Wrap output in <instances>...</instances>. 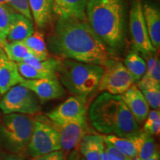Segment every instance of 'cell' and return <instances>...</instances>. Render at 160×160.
I'll use <instances>...</instances> for the list:
<instances>
[{"mask_svg": "<svg viewBox=\"0 0 160 160\" xmlns=\"http://www.w3.org/2000/svg\"><path fill=\"white\" fill-rule=\"evenodd\" d=\"M131 160H141L139 159V156H136V157H133V158H131Z\"/></svg>", "mask_w": 160, "mask_h": 160, "instance_id": "obj_38", "label": "cell"}, {"mask_svg": "<svg viewBox=\"0 0 160 160\" xmlns=\"http://www.w3.org/2000/svg\"><path fill=\"white\" fill-rule=\"evenodd\" d=\"M33 32V21L19 13L13 12L6 37V42L23 41Z\"/></svg>", "mask_w": 160, "mask_h": 160, "instance_id": "obj_16", "label": "cell"}, {"mask_svg": "<svg viewBox=\"0 0 160 160\" xmlns=\"http://www.w3.org/2000/svg\"><path fill=\"white\" fill-rule=\"evenodd\" d=\"M142 7L151 42L156 50H159L160 47L159 10L157 7L148 3H144L142 5Z\"/></svg>", "mask_w": 160, "mask_h": 160, "instance_id": "obj_17", "label": "cell"}, {"mask_svg": "<svg viewBox=\"0 0 160 160\" xmlns=\"http://www.w3.org/2000/svg\"><path fill=\"white\" fill-rule=\"evenodd\" d=\"M137 123L142 124L150 111V106L141 91L134 84L120 95Z\"/></svg>", "mask_w": 160, "mask_h": 160, "instance_id": "obj_13", "label": "cell"}, {"mask_svg": "<svg viewBox=\"0 0 160 160\" xmlns=\"http://www.w3.org/2000/svg\"><path fill=\"white\" fill-rule=\"evenodd\" d=\"M65 156L64 151L59 150V151H56L51 153H47V154H44L42 156L36 157H31L30 160H65Z\"/></svg>", "mask_w": 160, "mask_h": 160, "instance_id": "obj_31", "label": "cell"}, {"mask_svg": "<svg viewBox=\"0 0 160 160\" xmlns=\"http://www.w3.org/2000/svg\"><path fill=\"white\" fill-rule=\"evenodd\" d=\"M22 42L32 54L35 56L37 59L43 60L49 57L47 44L45 41L44 34L41 31H34Z\"/></svg>", "mask_w": 160, "mask_h": 160, "instance_id": "obj_21", "label": "cell"}, {"mask_svg": "<svg viewBox=\"0 0 160 160\" xmlns=\"http://www.w3.org/2000/svg\"><path fill=\"white\" fill-rule=\"evenodd\" d=\"M17 65L20 74L25 79H58L54 72L40 71L24 62H17Z\"/></svg>", "mask_w": 160, "mask_h": 160, "instance_id": "obj_25", "label": "cell"}, {"mask_svg": "<svg viewBox=\"0 0 160 160\" xmlns=\"http://www.w3.org/2000/svg\"><path fill=\"white\" fill-rule=\"evenodd\" d=\"M141 1L133 2L129 16V30L134 50L143 56L154 53L156 50L150 40L145 19L142 13Z\"/></svg>", "mask_w": 160, "mask_h": 160, "instance_id": "obj_9", "label": "cell"}, {"mask_svg": "<svg viewBox=\"0 0 160 160\" xmlns=\"http://www.w3.org/2000/svg\"><path fill=\"white\" fill-rule=\"evenodd\" d=\"M145 135L146 132L140 130L137 134L130 137H119L110 134L104 136V139L114 146L123 154L131 159L139 154Z\"/></svg>", "mask_w": 160, "mask_h": 160, "instance_id": "obj_14", "label": "cell"}, {"mask_svg": "<svg viewBox=\"0 0 160 160\" xmlns=\"http://www.w3.org/2000/svg\"><path fill=\"white\" fill-rule=\"evenodd\" d=\"M53 125L59 133L61 150L64 151L77 149L84 136L88 134L90 131L87 119L73 120L62 123L53 122Z\"/></svg>", "mask_w": 160, "mask_h": 160, "instance_id": "obj_10", "label": "cell"}, {"mask_svg": "<svg viewBox=\"0 0 160 160\" xmlns=\"http://www.w3.org/2000/svg\"><path fill=\"white\" fill-rule=\"evenodd\" d=\"M124 65L131 73L134 81H139L145 73V61L135 50L130 51L128 53L124 61Z\"/></svg>", "mask_w": 160, "mask_h": 160, "instance_id": "obj_23", "label": "cell"}, {"mask_svg": "<svg viewBox=\"0 0 160 160\" xmlns=\"http://www.w3.org/2000/svg\"><path fill=\"white\" fill-rule=\"evenodd\" d=\"M79 160H85V159H84L83 157H80V158H79Z\"/></svg>", "mask_w": 160, "mask_h": 160, "instance_id": "obj_39", "label": "cell"}, {"mask_svg": "<svg viewBox=\"0 0 160 160\" xmlns=\"http://www.w3.org/2000/svg\"><path fill=\"white\" fill-rule=\"evenodd\" d=\"M0 110L4 114L23 113L37 114L41 110L37 96L25 86L19 84L8 90L0 100Z\"/></svg>", "mask_w": 160, "mask_h": 160, "instance_id": "obj_7", "label": "cell"}, {"mask_svg": "<svg viewBox=\"0 0 160 160\" xmlns=\"http://www.w3.org/2000/svg\"><path fill=\"white\" fill-rule=\"evenodd\" d=\"M34 125V118L23 113H8L0 124V146L8 153L26 152Z\"/></svg>", "mask_w": 160, "mask_h": 160, "instance_id": "obj_5", "label": "cell"}, {"mask_svg": "<svg viewBox=\"0 0 160 160\" xmlns=\"http://www.w3.org/2000/svg\"><path fill=\"white\" fill-rule=\"evenodd\" d=\"M157 150V145H156L153 136L146 133L142 145L141 146L139 154H138L139 159L141 160H147L155 153Z\"/></svg>", "mask_w": 160, "mask_h": 160, "instance_id": "obj_29", "label": "cell"}, {"mask_svg": "<svg viewBox=\"0 0 160 160\" xmlns=\"http://www.w3.org/2000/svg\"><path fill=\"white\" fill-rule=\"evenodd\" d=\"M21 84L33 92L42 104L50 100L60 99L65 93L58 79H25Z\"/></svg>", "mask_w": 160, "mask_h": 160, "instance_id": "obj_12", "label": "cell"}, {"mask_svg": "<svg viewBox=\"0 0 160 160\" xmlns=\"http://www.w3.org/2000/svg\"><path fill=\"white\" fill-rule=\"evenodd\" d=\"M79 158L80 155L79 151L77 149H73L70 152L65 160H79Z\"/></svg>", "mask_w": 160, "mask_h": 160, "instance_id": "obj_34", "label": "cell"}, {"mask_svg": "<svg viewBox=\"0 0 160 160\" xmlns=\"http://www.w3.org/2000/svg\"><path fill=\"white\" fill-rule=\"evenodd\" d=\"M85 14L92 30L113 57L121 53L126 37L125 0H88Z\"/></svg>", "mask_w": 160, "mask_h": 160, "instance_id": "obj_2", "label": "cell"}, {"mask_svg": "<svg viewBox=\"0 0 160 160\" xmlns=\"http://www.w3.org/2000/svg\"><path fill=\"white\" fill-rule=\"evenodd\" d=\"M89 119L96 131L103 134L130 137L137 134L139 125L120 95H99L89 108Z\"/></svg>", "mask_w": 160, "mask_h": 160, "instance_id": "obj_3", "label": "cell"}, {"mask_svg": "<svg viewBox=\"0 0 160 160\" xmlns=\"http://www.w3.org/2000/svg\"><path fill=\"white\" fill-rule=\"evenodd\" d=\"M32 18L38 27H47L54 15L52 0H28Z\"/></svg>", "mask_w": 160, "mask_h": 160, "instance_id": "obj_20", "label": "cell"}, {"mask_svg": "<svg viewBox=\"0 0 160 160\" xmlns=\"http://www.w3.org/2000/svg\"><path fill=\"white\" fill-rule=\"evenodd\" d=\"M160 159V156H159V151H156L155 153L151 156V157L148 158L147 160H159Z\"/></svg>", "mask_w": 160, "mask_h": 160, "instance_id": "obj_35", "label": "cell"}, {"mask_svg": "<svg viewBox=\"0 0 160 160\" xmlns=\"http://www.w3.org/2000/svg\"><path fill=\"white\" fill-rule=\"evenodd\" d=\"M101 159L102 160H131V158L128 157L127 156L123 155L121 157L119 156H115L111 154V153H108V151H106L105 149L101 153Z\"/></svg>", "mask_w": 160, "mask_h": 160, "instance_id": "obj_32", "label": "cell"}, {"mask_svg": "<svg viewBox=\"0 0 160 160\" xmlns=\"http://www.w3.org/2000/svg\"><path fill=\"white\" fill-rule=\"evenodd\" d=\"M103 67L73 59H60L57 71L60 83L73 97L85 102L98 91Z\"/></svg>", "mask_w": 160, "mask_h": 160, "instance_id": "obj_4", "label": "cell"}, {"mask_svg": "<svg viewBox=\"0 0 160 160\" xmlns=\"http://www.w3.org/2000/svg\"><path fill=\"white\" fill-rule=\"evenodd\" d=\"M137 86L142 93L150 108H152L153 110H159L160 85L140 79L137 82Z\"/></svg>", "mask_w": 160, "mask_h": 160, "instance_id": "obj_22", "label": "cell"}, {"mask_svg": "<svg viewBox=\"0 0 160 160\" xmlns=\"http://www.w3.org/2000/svg\"><path fill=\"white\" fill-rule=\"evenodd\" d=\"M50 51L60 59L104 66L115 58L92 30L87 19L58 17L48 37Z\"/></svg>", "mask_w": 160, "mask_h": 160, "instance_id": "obj_1", "label": "cell"}, {"mask_svg": "<svg viewBox=\"0 0 160 160\" xmlns=\"http://www.w3.org/2000/svg\"><path fill=\"white\" fill-rule=\"evenodd\" d=\"M60 59H56V58H47V59L40 60L37 59L35 56L32 53H29L23 60L24 62L28 64L32 67L35 68L40 71H51L57 73V71L59 66Z\"/></svg>", "mask_w": 160, "mask_h": 160, "instance_id": "obj_27", "label": "cell"}, {"mask_svg": "<svg viewBox=\"0 0 160 160\" xmlns=\"http://www.w3.org/2000/svg\"><path fill=\"white\" fill-rule=\"evenodd\" d=\"M8 5L15 12L25 16L26 18L33 21L28 0H10Z\"/></svg>", "mask_w": 160, "mask_h": 160, "instance_id": "obj_30", "label": "cell"}, {"mask_svg": "<svg viewBox=\"0 0 160 160\" xmlns=\"http://www.w3.org/2000/svg\"><path fill=\"white\" fill-rule=\"evenodd\" d=\"M85 103L79 97H71L46 113V117L57 123L86 119Z\"/></svg>", "mask_w": 160, "mask_h": 160, "instance_id": "obj_11", "label": "cell"}, {"mask_svg": "<svg viewBox=\"0 0 160 160\" xmlns=\"http://www.w3.org/2000/svg\"><path fill=\"white\" fill-rule=\"evenodd\" d=\"M61 150L59 134L53 122L47 117L37 114L26 153L36 157Z\"/></svg>", "mask_w": 160, "mask_h": 160, "instance_id": "obj_6", "label": "cell"}, {"mask_svg": "<svg viewBox=\"0 0 160 160\" xmlns=\"http://www.w3.org/2000/svg\"><path fill=\"white\" fill-rule=\"evenodd\" d=\"M24 80L17 62L10 60L5 54L0 57V95H4L12 87L21 84Z\"/></svg>", "mask_w": 160, "mask_h": 160, "instance_id": "obj_15", "label": "cell"}, {"mask_svg": "<svg viewBox=\"0 0 160 160\" xmlns=\"http://www.w3.org/2000/svg\"><path fill=\"white\" fill-rule=\"evenodd\" d=\"M103 67L98 91L113 95H121L134 83V79L125 66L112 58Z\"/></svg>", "mask_w": 160, "mask_h": 160, "instance_id": "obj_8", "label": "cell"}, {"mask_svg": "<svg viewBox=\"0 0 160 160\" xmlns=\"http://www.w3.org/2000/svg\"><path fill=\"white\" fill-rule=\"evenodd\" d=\"M0 160H25L22 155L14 154L11 153H2L0 157Z\"/></svg>", "mask_w": 160, "mask_h": 160, "instance_id": "obj_33", "label": "cell"}, {"mask_svg": "<svg viewBox=\"0 0 160 160\" xmlns=\"http://www.w3.org/2000/svg\"><path fill=\"white\" fill-rule=\"evenodd\" d=\"M2 48L7 57L15 62H23L25 58L31 53L22 41L6 42L2 45Z\"/></svg>", "mask_w": 160, "mask_h": 160, "instance_id": "obj_24", "label": "cell"}, {"mask_svg": "<svg viewBox=\"0 0 160 160\" xmlns=\"http://www.w3.org/2000/svg\"><path fill=\"white\" fill-rule=\"evenodd\" d=\"M153 54L144 56L147 58V64L145 73L141 79L160 85V62L157 56Z\"/></svg>", "mask_w": 160, "mask_h": 160, "instance_id": "obj_26", "label": "cell"}, {"mask_svg": "<svg viewBox=\"0 0 160 160\" xmlns=\"http://www.w3.org/2000/svg\"><path fill=\"white\" fill-rule=\"evenodd\" d=\"M5 52H4V51H3V49L1 47H0V57H2L3 55H5Z\"/></svg>", "mask_w": 160, "mask_h": 160, "instance_id": "obj_36", "label": "cell"}, {"mask_svg": "<svg viewBox=\"0 0 160 160\" xmlns=\"http://www.w3.org/2000/svg\"><path fill=\"white\" fill-rule=\"evenodd\" d=\"M15 12L7 4H0V47L6 42L11 16Z\"/></svg>", "mask_w": 160, "mask_h": 160, "instance_id": "obj_28", "label": "cell"}, {"mask_svg": "<svg viewBox=\"0 0 160 160\" xmlns=\"http://www.w3.org/2000/svg\"><path fill=\"white\" fill-rule=\"evenodd\" d=\"M77 148L85 160H102L101 153L105 149L104 136L88 133L82 139Z\"/></svg>", "mask_w": 160, "mask_h": 160, "instance_id": "obj_19", "label": "cell"}, {"mask_svg": "<svg viewBox=\"0 0 160 160\" xmlns=\"http://www.w3.org/2000/svg\"><path fill=\"white\" fill-rule=\"evenodd\" d=\"M53 11L57 17H74L86 19L88 0H52Z\"/></svg>", "mask_w": 160, "mask_h": 160, "instance_id": "obj_18", "label": "cell"}, {"mask_svg": "<svg viewBox=\"0 0 160 160\" xmlns=\"http://www.w3.org/2000/svg\"><path fill=\"white\" fill-rule=\"evenodd\" d=\"M0 97H1V95H0Z\"/></svg>", "mask_w": 160, "mask_h": 160, "instance_id": "obj_40", "label": "cell"}, {"mask_svg": "<svg viewBox=\"0 0 160 160\" xmlns=\"http://www.w3.org/2000/svg\"><path fill=\"white\" fill-rule=\"evenodd\" d=\"M10 0H0V4H7L8 3Z\"/></svg>", "mask_w": 160, "mask_h": 160, "instance_id": "obj_37", "label": "cell"}]
</instances>
